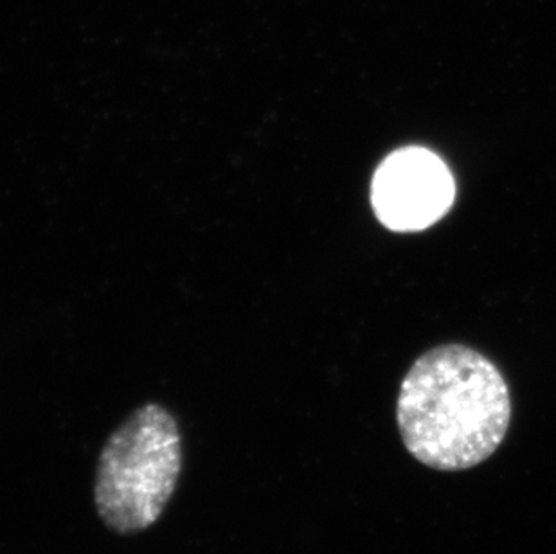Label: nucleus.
Returning a JSON list of instances; mask_svg holds the SVG:
<instances>
[{
	"instance_id": "obj_1",
	"label": "nucleus",
	"mask_w": 556,
	"mask_h": 554,
	"mask_svg": "<svg viewBox=\"0 0 556 554\" xmlns=\"http://www.w3.org/2000/svg\"><path fill=\"white\" fill-rule=\"evenodd\" d=\"M405 449L434 470L481 465L501 446L511 421L503 373L463 344L427 351L410 366L396 405Z\"/></svg>"
},
{
	"instance_id": "obj_2",
	"label": "nucleus",
	"mask_w": 556,
	"mask_h": 554,
	"mask_svg": "<svg viewBox=\"0 0 556 554\" xmlns=\"http://www.w3.org/2000/svg\"><path fill=\"white\" fill-rule=\"evenodd\" d=\"M185 468L179 421L161 403H144L117 427L96 466L94 506L112 533L152 528L174 499Z\"/></svg>"
},
{
	"instance_id": "obj_3",
	"label": "nucleus",
	"mask_w": 556,
	"mask_h": 554,
	"mask_svg": "<svg viewBox=\"0 0 556 554\" xmlns=\"http://www.w3.org/2000/svg\"><path fill=\"white\" fill-rule=\"evenodd\" d=\"M456 184L446 164L426 148L394 150L372 175V211L388 229L431 227L454 204Z\"/></svg>"
}]
</instances>
